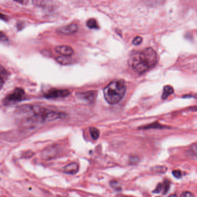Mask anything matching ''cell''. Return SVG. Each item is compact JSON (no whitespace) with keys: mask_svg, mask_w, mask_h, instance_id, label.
Segmentation results:
<instances>
[{"mask_svg":"<svg viewBox=\"0 0 197 197\" xmlns=\"http://www.w3.org/2000/svg\"><path fill=\"white\" fill-rule=\"evenodd\" d=\"M129 62L134 71L142 74L156 64L157 56L153 49L148 48L142 52L133 53L130 57Z\"/></svg>","mask_w":197,"mask_h":197,"instance_id":"obj_1","label":"cell"},{"mask_svg":"<svg viewBox=\"0 0 197 197\" xmlns=\"http://www.w3.org/2000/svg\"><path fill=\"white\" fill-rule=\"evenodd\" d=\"M31 111L33 114L25 120V123L31 126L54 121L65 116V114L63 113L44 108L31 107Z\"/></svg>","mask_w":197,"mask_h":197,"instance_id":"obj_2","label":"cell"},{"mask_svg":"<svg viewBox=\"0 0 197 197\" xmlns=\"http://www.w3.org/2000/svg\"><path fill=\"white\" fill-rule=\"evenodd\" d=\"M126 90V83L124 80H114L104 88V97L109 104H118L123 98Z\"/></svg>","mask_w":197,"mask_h":197,"instance_id":"obj_3","label":"cell"},{"mask_svg":"<svg viewBox=\"0 0 197 197\" xmlns=\"http://www.w3.org/2000/svg\"><path fill=\"white\" fill-rule=\"evenodd\" d=\"M25 95V91L22 89L17 88L15 90L13 93L10 94L5 100L6 104H14L15 102H19L23 99Z\"/></svg>","mask_w":197,"mask_h":197,"instance_id":"obj_4","label":"cell"},{"mask_svg":"<svg viewBox=\"0 0 197 197\" xmlns=\"http://www.w3.org/2000/svg\"><path fill=\"white\" fill-rule=\"evenodd\" d=\"M69 94L70 92L68 90L52 89L44 95V97L49 99L59 98L67 97Z\"/></svg>","mask_w":197,"mask_h":197,"instance_id":"obj_5","label":"cell"},{"mask_svg":"<svg viewBox=\"0 0 197 197\" xmlns=\"http://www.w3.org/2000/svg\"><path fill=\"white\" fill-rule=\"evenodd\" d=\"M57 154V149L54 146H50L44 149L42 153V157L45 160L54 158Z\"/></svg>","mask_w":197,"mask_h":197,"instance_id":"obj_6","label":"cell"},{"mask_svg":"<svg viewBox=\"0 0 197 197\" xmlns=\"http://www.w3.org/2000/svg\"><path fill=\"white\" fill-rule=\"evenodd\" d=\"M78 30V25L76 24H71L66 26L60 27L57 32L64 34H70L75 33Z\"/></svg>","mask_w":197,"mask_h":197,"instance_id":"obj_7","label":"cell"},{"mask_svg":"<svg viewBox=\"0 0 197 197\" xmlns=\"http://www.w3.org/2000/svg\"><path fill=\"white\" fill-rule=\"evenodd\" d=\"M55 50L57 53L65 57H69L74 53L73 49L67 45L58 46L55 48Z\"/></svg>","mask_w":197,"mask_h":197,"instance_id":"obj_8","label":"cell"},{"mask_svg":"<svg viewBox=\"0 0 197 197\" xmlns=\"http://www.w3.org/2000/svg\"><path fill=\"white\" fill-rule=\"evenodd\" d=\"M79 169V165L77 163H71L64 168V172L67 174L75 175L78 172Z\"/></svg>","mask_w":197,"mask_h":197,"instance_id":"obj_9","label":"cell"},{"mask_svg":"<svg viewBox=\"0 0 197 197\" xmlns=\"http://www.w3.org/2000/svg\"><path fill=\"white\" fill-rule=\"evenodd\" d=\"M79 97L84 99L90 102H94L97 97V92L95 91H90L78 94Z\"/></svg>","mask_w":197,"mask_h":197,"instance_id":"obj_10","label":"cell"},{"mask_svg":"<svg viewBox=\"0 0 197 197\" xmlns=\"http://www.w3.org/2000/svg\"><path fill=\"white\" fill-rule=\"evenodd\" d=\"M174 89H173L172 87L171 86H165L164 87L163 90V93L162 95V98L163 99H165L167 98L168 97L173 93Z\"/></svg>","mask_w":197,"mask_h":197,"instance_id":"obj_11","label":"cell"},{"mask_svg":"<svg viewBox=\"0 0 197 197\" xmlns=\"http://www.w3.org/2000/svg\"><path fill=\"white\" fill-rule=\"evenodd\" d=\"M86 25L89 29H99L98 23L96 20H95L94 19H90L87 20Z\"/></svg>","mask_w":197,"mask_h":197,"instance_id":"obj_12","label":"cell"},{"mask_svg":"<svg viewBox=\"0 0 197 197\" xmlns=\"http://www.w3.org/2000/svg\"><path fill=\"white\" fill-rule=\"evenodd\" d=\"M90 133L94 140H97L99 136V131L97 128L95 127L90 128Z\"/></svg>","mask_w":197,"mask_h":197,"instance_id":"obj_13","label":"cell"},{"mask_svg":"<svg viewBox=\"0 0 197 197\" xmlns=\"http://www.w3.org/2000/svg\"><path fill=\"white\" fill-rule=\"evenodd\" d=\"M56 60L59 63L61 64H70L71 61V59H70L68 57H65V56L58 57Z\"/></svg>","mask_w":197,"mask_h":197,"instance_id":"obj_14","label":"cell"},{"mask_svg":"<svg viewBox=\"0 0 197 197\" xmlns=\"http://www.w3.org/2000/svg\"><path fill=\"white\" fill-rule=\"evenodd\" d=\"M163 194H167L168 190H169V187H170V183L169 180H165L164 182H163Z\"/></svg>","mask_w":197,"mask_h":197,"instance_id":"obj_15","label":"cell"},{"mask_svg":"<svg viewBox=\"0 0 197 197\" xmlns=\"http://www.w3.org/2000/svg\"><path fill=\"white\" fill-rule=\"evenodd\" d=\"M110 184L111 187L116 190H122V188H121V186H120V184L117 181L112 180L110 182Z\"/></svg>","mask_w":197,"mask_h":197,"instance_id":"obj_16","label":"cell"},{"mask_svg":"<svg viewBox=\"0 0 197 197\" xmlns=\"http://www.w3.org/2000/svg\"><path fill=\"white\" fill-rule=\"evenodd\" d=\"M165 127L164 126H163L161 124H158L157 123H155L152 124H150L149 126H146L145 127V129H148V128H164Z\"/></svg>","mask_w":197,"mask_h":197,"instance_id":"obj_17","label":"cell"},{"mask_svg":"<svg viewBox=\"0 0 197 197\" xmlns=\"http://www.w3.org/2000/svg\"><path fill=\"white\" fill-rule=\"evenodd\" d=\"M142 41V37H139V36H138V37H136L134 39H133V44L135 45H138V44H141V42Z\"/></svg>","mask_w":197,"mask_h":197,"instance_id":"obj_18","label":"cell"},{"mask_svg":"<svg viewBox=\"0 0 197 197\" xmlns=\"http://www.w3.org/2000/svg\"><path fill=\"white\" fill-rule=\"evenodd\" d=\"M163 190V183H159L155 189V190L153 191L154 193H160Z\"/></svg>","mask_w":197,"mask_h":197,"instance_id":"obj_19","label":"cell"},{"mask_svg":"<svg viewBox=\"0 0 197 197\" xmlns=\"http://www.w3.org/2000/svg\"><path fill=\"white\" fill-rule=\"evenodd\" d=\"M172 174L173 175L176 177V178H180V177L182 176V172L179 171V170H175V171H172Z\"/></svg>","mask_w":197,"mask_h":197,"instance_id":"obj_20","label":"cell"},{"mask_svg":"<svg viewBox=\"0 0 197 197\" xmlns=\"http://www.w3.org/2000/svg\"><path fill=\"white\" fill-rule=\"evenodd\" d=\"M8 40V37H7L4 33L0 31V41L6 42V41H7Z\"/></svg>","mask_w":197,"mask_h":197,"instance_id":"obj_21","label":"cell"},{"mask_svg":"<svg viewBox=\"0 0 197 197\" xmlns=\"http://www.w3.org/2000/svg\"><path fill=\"white\" fill-rule=\"evenodd\" d=\"M180 197H194V195L192 194L191 192H189V191H184L183 192L182 194H181Z\"/></svg>","mask_w":197,"mask_h":197,"instance_id":"obj_22","label":"cell"},{"mask_svg":"<svg viewBox=\"0 0 197 197\" xmlns=\"http://www.w3.org/2000/svg\"><path fill=\"white\" fill-rule=\"evenodd\" d=\"M34 154V153H33L31 151H27V152H25L23 154V157L25 158H30Z\"/></svg>","mask_w":197,"mask_h":197,"instance_id":"obj_23","label":"cell"},{"mask_svg":"<svg viewBox=\"0 0 197 197\" xmlns=\"http://www.w3.org/2000/svg\"><path fill=\"white\" fill-rule=\"evenodd\" d=\"M6 74H7V73H6V71H5V69L2 66L0 65V75H5Z\"/></svg>","mask_w":197,"mask_h":197,"instance_id":"obj_24","label":"cell"},{"mask_svg":"<svg viewBox=\"0 0 197 197\" xmlns=\"http://www.w3.org/2000/svg\"><path fill=\"white\" fill-rule=\"evenodd\" d=\"M4 85V80L2 79V77L0 76V90L2 89Z\"/></svg>","mask_w":197,"mask_h":197,"instance_id":"obj_25","label":"cell"},{"mask_svg":"<svg viewBox=\"0 0 197 197\" xmlns=\"http://www.w3.org/2000/svg\"><path fill=\"white\" fill-rule=\"evenodd\" d=\"M5 17L4 15H2L1 14H0V19H5Z\"/></svg>","mask_w":197,"mask_h":197,"instance_id":"obj_26","label":"cell"},{"mask_svg":"<svg viewBox=\"0 0 197 197\" xmlns=\"http://www.w3.org/2000/svg\"><path fill=\"white\" fill-rule=\"evenodd\" d=\"M168 197H177V195L176 194H172V195H169Z\"/></svg>","mask_w":197,"mask_h":197,"instance_id":"obj_27","label":"cell"},{"mask_svg":"<svg viewBox=\"0 0 197 197\" xmlns=\"http://www.w3.org/2000/svg\"></svg>","mask_w":197,"mask_h":197,"instance_id":"obj_28","label":"cell"}]
</instances>
